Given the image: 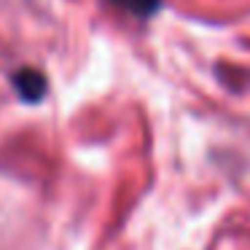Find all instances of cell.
Listing matches in <instances>:
<instances>
[{
    "mask_svg": "<svg viewBox=\"0 0 250 250\" xmlns=\"http://www.w3.org/2000/svg\"><path fill=\"white\" fill-rule=\"evenodd\" d=\"M11 83L14 89H17V94L22 97V103H41V100L46 97V89H49V83H46V76L41 70H35V67H22V70H17L11 76Z\"/></svg>",
    "mask_w": 250,
    "mask_h": 250,
    "instance_id": "6da1fadb",
    "label": "cell"
},
{
    "mask_svg": "<svg viewBox=\"0 0 250 250\" xmlns=\"http://www.w3.org/2000/svg\"><path fill=\"white\" fill-rule=\"evenodd\" d=\"M116 6H121L124 11L135 14V17H151L162 8V0H113Z\"/></svg>",
    "mask_w": 250,
    "mask_h": 250,
    "instance_id": "7a4b0ae2",
    "label": "cell"
}]
</instances>
